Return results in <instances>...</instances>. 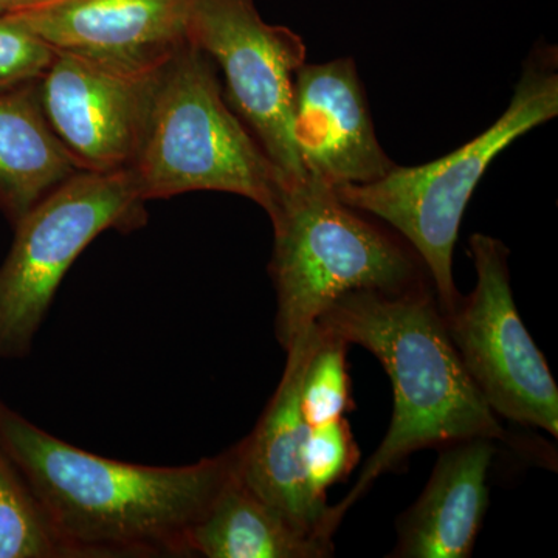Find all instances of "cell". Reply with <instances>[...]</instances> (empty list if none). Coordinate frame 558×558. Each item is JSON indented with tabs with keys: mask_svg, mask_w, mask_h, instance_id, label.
Here are the masks:
<instances>
[{
	"mask_svg": "<svg viewBox=\"0 0 558 558\" xmlns=\"http://www.w3.org/2000/svg\"><path fill=\"white\" fill-rule=\"evenodd\" d=\"M0 447L69 558L191 557V529L240 473L242 442L175 468L80 449L0 399Z\"/></svg>",
	"mask_w": 558,
	"mask_h": 558,
	"instance_id": "cell-1",
	"label": "cell"
},
{
	"mask_svg": "<svg viewBox=\"0 0 558 558\" xmlns=\"http://www.w3.org/2000/svg\"><path fill=\"white\" fill-rule=\"evenodd\" d=\"M317 326L326 336L368 349L392 385L391 424L357 483L330 506L339 527L384 473L411 453L457 440L505 439V429L470 379L450 339L432 282L399 293L359 290L337 300Z\"/></svg>",
	"mask_w": 558,
	"mask_h": 558,
	"instance_id": "cell-2",
	"label": "cell"
},
{
	"mask_svg": "<svg viewBox=\"0 0 558 558\" xmlns=\"http://www.w3.org/2000/svg\"><path fill=\"white\" fill-rule=\"evenodd\" d=\"M270 220L275 336L284 351L348 293H399L432 282L395 230L344 204L332 186L312 175L284 191Z\"/></svg>",
	"mask_w": 558,
	"mask_h": 558,
	"instance_id": "cell-3",
	"label": "cell"
},
{
	"mask_svg": "<svg viewBox=\"0 0 558 558\" xmlns=\"http://www.w3.org/2000/svg\"><path fill=\"white\" fill-rule=\"evenodd\" d=\"M557 113V53L545 47L532 51L508 109L478 137L429 163L396 165L379 180L333 190L344 204L380 220L416 252L440 311L449 315L461 299L453 252L472 194L502 150Z\"/></svg>",
	"mask_w": 558,
	"mask_h": 558,
	"instance_id": "cell-4",
	"label": "cell"
},
{
	"mask_svg": "<svg viewBox=\"0 0 558 558\" xmlns=\"http://www.w3.org/2000/svg\"><path fill=\"white\" fill-rule=\"evenodd\" d=\"M128 170L145 202L220 191L247 197L274 218L284 194L274 161L227 101L215 62L190 43L160 70Z\"/></svg>",
	"mask_w": 558,
	"mask_h": 558,
	"instance_id": "cell-5",
	"label": "cell"
},
{
	"mask_svg": "<svg viewBox=\"0 0 558 558\" xmlns=\"http://www.w3.org/2000/svg\"><path fill=\"white\" fill-rule=\"evenodd\" d=\"M146 204L130 170L80 171L14 223L0 266V360L31 355L73 263L105 231L142 229Z\"/></svg>",
	"mask_w": 558,
	"mask_h": 558,
	"instance_id": "cell-6",
	"label": "cell"
},
{
	"mask_svg": "<svg viewBox=\"0 0 558 558\" xmlns=\"http://www.w3.org/2000/svg\"><path fill=\"white\" fill-rule=\"evenodd\" d=\"M476 284L444 315L462 365L499 417L558 438V388L527 332L510 288L509 250L487 234L470 238Z\"/></svg>",
	"mask_w": 558,
	"mask_h": 558,
	"instance_id": "cell-7",
	"label": "cell"
},
{
	"mask_svg": "<svg viewBox=\"0 0 558 558\" xmlns=\"http://www.w3.org/2000/svg\"><path fill=\"white\" fill-rule=\"evenodd\" d=\"M189 43L222 72L227 101L281 174L284 191L307 178L293 134V81L306 44L267 24L255 0H193Z\"/></svg>",
	"mask_w": 558,
	"mask_h": 558,
	"instance_id": "cell-8",
	"label": "cell"
},
{
	"mask_svg": "<svg viewBox=\"0 0 558 558\" xmlns=\"http://www.w3.org/2000/svg\"><path fill=\"white\" fill-rule=\"evenodd\" d=\"M163 65L134 68L57 50L36 83V95L47 123L80 171L131 167Z\"/></svg>",
	"mask_w": 558,
	"mask_h": 558,
	"instance_id": "cell-9",
	"label": "cell"
},
{
	"mask_svg": "<svg viewBox=\"0 0 558 558\" xmlns=\"http://www.w3.org/2000/svg\"><path fill=\"white\" fill-rule=\"evenodd\" d=\"M293 134L307 175L332 189L363 185L396 167L381 148L354 60L306 64L293 81Z\"/></svg>",
	"mask_w": 558,
	"mask_h": 558,
	"instance_id": "cell-10",
	"label": "cell"
},
{
	"mask_svg": "<svg viewBox=\"0 0 558 558\" xmlns=\"http://www.w3.org/2000/svg\"><path fill=\"white\" fill-rule=\"evenodd\" d=\"M193 0H46L5 14L54 50L156 69L189 44Z\"/></svg>",
	"mask_w": 558,
	"mask_h": 558,
	"instance_id": "cell-11",
	"label": "cell"
},
{
	"mask_svg": "<svg viewBox=\"0 0 558 558\" xmlns=\"http://www.w3.org/2000/svg\"><path fill=\"white\" fill-rule=\"evenodd\" d=\"M319 340L317 323L288 349L278 388L247 438L241 440L240 478L264 501L311 537L332 543L328 499L315 497L307 480L304 447L310 425L301 411L307 363Z\"/></svg>",
	"mask_w": 558,
	"mask_h": 558,
	"instance_id": "cell-12",
	"label": "cell"
},
{
	"mask_svg": "<svg viewBox=\"0 0 558 558\" xmlns=\"http://www.w3.org/2000/svg\"><path fill=\"white\" fill-rule=\"evenodd\" d=\"M440 449L427 487L399 521L392 557L472 556L488 508L494 440H457Z\"/></svg>",
	"mask_w": 558,
	"mask_h": 558,
	"instance_id": "cell-13",
	"label": "cell"
},
{
	"mask_svg": "<svg viewBox=\"0 0 558 558\" xmlns=\"http://www.w3.org/2000/svg\"><path fill=\"white\" fill-rule=\"evenodd\" d=\"M76 172L44 117L36 84L0 92V211L11 226Z\"/></svg>",
	"mask_w": 558,
	"mask_h": 558,
	"instance_id": "cell-14",
	"label": "cell"
},
{
	"mask_svg": "<svg viewBox=\"0 0 558 558\" xmlns=\"http://www.w3.org/2000/svg\"><path fill=\"white\" fill-rule=\"evenodd\" d=\"M191 557L325 558L332 543L301 532L245 486L240 473L227 484L190 534Z\"/></svg>",
	"mask_w": 558,
	"mask_h": 558,
	"instance_id": "cell-15",
	"label": "cell"
},
{
	"mask_svg": "<svg viewBox=\"0 0 558 558\" xmlns=\"http://www.w3.org/2000/svg\"><path fill=\"white\" fill-rule=\"evenodd\" d=\"M0 558H69L38 499L0 447Z\"/></svg>",
	"mask_w": 558,
	"mask_h": 558,
	"instance_id": "cell-16",
	"label": "cell"
},
{
	"mask_svg": "<svg viewBox=\"0 0 558 558\" xmlns=\"http://www.w3.org/2000/svg\"><path fill=\"white\" fill-rule=\"evenodd\" d=\"M347 352L348 343L319 330L318 344L307 363L301 388V411L311 427L344 417L354 409Z\"/></svg>",
	"mask_w": 558,
	"mask_h": 558,
	"instance_id": "cell-17",
	"label": "cell"
},
{
	"mask_svg": "<svg viewBox=\"0 0 558 558\" xmlns=\"http://www.w3.org/2000/svg\"><path fill=\"white\" fill-rule=\"evenodd\" d=\"M360 451L344 417L325 424L310 425L304 462L307 480L315 497L326 499V490L347 480L357 465Z\"/></svg>",
	"mask_w": 558,
	"mask_h": 558,
	"instance_id": "cell-18",
	"label": "cell"
},
{
	"mask_svg": "<svg viewBox=\"0 0 558 558\" xmlns=\"http://www.w3.org/2000/svg\"><path fill=\"white\" fill-rule=\"evenodd\" d=\"M54 57L57 50L31 28L0 16V92L38 83Z\"/></svg>",
	"mask_w": 558,
	"mask_h": 558,
	"instance_id": "cell-19",
	"label": "cell"
},
{
	"mask_svg": "<svg viewBox=\"0 0 558 558\" xmlns=\"http://www.w3.org/2000/svg\"><path fill=\"white\" fill-rule=\"evenodd\" d=\"M46 2V0H0V16L5 14L16 13L28 7L38 5V3Z\"/></svg>",
	"mask_w": 558,
	"mask_h": 558,
	"instance_id": "cell-20",
	"label": "cell"
}]
</instances>
